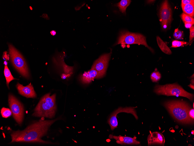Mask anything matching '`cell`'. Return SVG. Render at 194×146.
<instances>
[{
  "mask_svg": "<svg viewBox=\"0 0 194 146\" xmlns=\"http://www.w3.org/2000/svg\"><path fill=\"white\" fill-rule=\"evenodd\" d=\"M60 118L52 120H40L35 122L22 131H13L11 133L12 140L14 142H34L51 144V142L43 140L42 137L47 133L51 125Z\"/></svg>",
  "mask_w": 194,
  "mask_h": 146,
  "instance_id": "6da1fadb",
  "label": "cell"
},
{
  "mask_svg": "<svg viewBox=\"0 0 194 146\" xmlns=\"http://www.w3.org/2000/svg\"><path fill=\"white\" fill-rule=\"evenodd\" d=\"M164 105L177 121L185 124H192L188 113L190 106L185 101L173 100L166 101Z\"/></svg>",
  "mask_w": 194,
  "mask_h": 146,
  "instance_id": "7a4b0ae2",
  "label": "cell"
},
{
  "mask_svg": "<svg viewBox=\"0 0 194 146\" xmlns=\"http://www.w3.org/2000/svg\"><path fill=\"white\" fill-rule=\"evenodd\" d=\"M50 94V93L47 94L42 98L35 108L33 116L50 119L54 117L56 110V94Z\"/></svg>",
  "mask_w": 194,
  "mask_h": 146,
  "instance_id": "3957f363",
  "label": "cell"
},
{
  "mask_svg": "<svg viewBox=\"0 0 194 146\" xmlns=\"http://www.w3.org/2000/svg\"><path fill=\"white\" fill-rule=\"evenodd\" d=\"M154 92L158 95L185 97L191 101H193L194 98L193 94L187 92L176 83L164 85H157L155 87Z\"/></svg>",
  "mask_w": 194,
  "mask_h": 146,
  "instance_id": "277c9868",
  "label": "cell"
},
{
  "mask_svg": "<svg viewBox=\"0 0 194 146\" xmlns=\"http://www.w3.org/2000/svg\"><path fill=\"white\" fill-rule=\"evenodd\" d=\"M120 44L124 45L136 44L142 45L147 47L152 52H154L152 49L147 44L146 37L141 34L132 33L125 30L121 31L114 45Z\"/></svg>",
  "mask_w": 194,
  "mask_h": 146,
  "instance_id": "5b68a950",
  "label": "cell"
},
{
  "mask_svg": "<svg viewBox=\"0 0 194 146\" xmlns=\"http://www.w3.org/2000/svg\"><path fill=\"white\" fill-rule=\"evenodd\" d=\"M8 47L11 61L13 66L24 77L29 78L28 68L23 57L12 45L9 44Z\"/></svg>",
  "mask_w": 194,
  "mask_h": 146,
  "instance_id": "8992f818",
  "label": "cell"
},
{
  "mask_svg": "<svg viewBox=\"0 0 194 146\" xmlns=\"http://www.w3.org/2000/svg\"><path fill=\"white\" fill-rule=\"evenodd\" d=\"M8 103L13 118L18 124L21 125L24 117V110L22 104L11 94L8 96Z\"/></svg>",
  "mask_w": 194,
  "mask_h": 146,
  "instance_id": "52a82bcc",
  "label": "cell"
},
{
  "mask_svg": "<svg viewBox=\"0 0 194 146\" xmlns=\"http://www.w3.org/2000/svg\"><path fill=\"white\" fill-rule=\"evenodd\" d=\"M159 20L163 29L167 28L172 20V11L167 0L164 1L162 3L159 10Z\"/></svg>",
  "mask_w": 194,
  "mask_h": 146,
  "instance_id": "ba28073f",
  "label": "cell"
},
{
  "mask_svg": "<svg viewBox=\"0 0 194 146\" xmlns=\"http://www.w3.org/2000/svg\"><path fill=\"white\" fill-rule=\"evenodd\" d=\"M124 112L132 114L136 119H138L136 112L134 108L132 107H126L123 108L120 107L114 111L109 117L108 120V123L109 124L111 129L113 130L117 127L118 121L116 115L119 113Z\"/></svg>",
  "mask_w": 194,
  "mask_h": 146,
  "instance_id": "9c48e42d",
  "label": "cell"
},
{
  "mask_svg": "<svg viewBox=\"0 0 194 146\" xmlns=\"http://www.w3.org/2000/svg\"><path fill=\"white\" fill-rule=\"evenodd\" d=\"M112 52L101 55L94 62L91 68L96 71L102 77L105 74Z\"/></svg>",
  "mask_w": 194,
  "mask_h": 146,
  "instance_id": "30bf717a",
  "label": "cell"
},
{
  "mask_svg": "<svg viewBox=\"0 0 194 146\" xmlns=\"http://www.w3.org/2000/svg\"><path fill=\"white\" fill-rule=\"evenodd\" d=\"M16 86L19 93L21 95L27 98H34L36 97V94L31 83L24 86L18 82Z\"/></svg>",
  "mask_w": 194,
  "mask_h": 146,
  "instance_id": "8fae6325",
  "label": "cell"
},
{
  "mask_svg": "<svg viewBox=\"0 0 194 146\" xmlns=\"http://www.w3.org/2000/svg\"><path fill=\"white\" fill-rule=\"evenodd\" d=\"M147 141L149 146L154 145L164 146L165 142L164 136L158 132H154L150 133L148 136Z\"/></svg>",
  "mask_w": 194,
  "mask_h": 146,
  "instance_id": "7c38bea8",
  "label": "cell"
},
{
  "mask_svg": "<svg viewBox=\"0 0 194 146\" xmlns=\"http://www.w3.org/2000/svg\"><path fill=\"white\" fill-rule=\"evenodd\" d=\"M102 78L95 70L91 68L87 72H85L80 77V80L83 84H88L95 78Z\"/></svg>",
  "mask_w": 194,
  "mask_h": 146,
  "instance_id": "4fadbf2b",
  "label": "cell"
},
{
  "mask_svg": "<svg viewBox=\"0 0 194 146\" xmlns=\"http://www.w3.org/2000/svg\"><path fill=\"white\" fill-rule=\"evenodd\" d=\"M109 138L116 140L117 143L121 145H137L140 143L139 141L135 139L128 136L110 135Z\"/></svg>",
  "mask_w": 194,
  "mask_h": 146,
  "instance_id": "5bb4252c",
  "label": "cell"
},
{
  "mask_svg": "<svg viewBox=\"0 0 194 146\" xmlns=\"http://www.w3.org/2000/svg\"><path fill=\"white\" fill-rule=\"evenodd\" d=\"M157 44L161 50L165 53L170 54L172 52L166 43L158 36L156 37Z\"/></svg>",
  "mask_w": 194,
  "mask_h": 146,
  "instance_id": "9a60e30c",
  "label": "cell"
},
{
  "mask_svg": "<svg viewBox=\"0 0 194 146\" xmlns=\"http://www.w3.org/2000/svg\"><path fill=\"white\" fill-rule=\"evenodd\" d=\"M183 13L193 17L194 15V3L181 6Z\"/></svg>",
  "mask_w": 194,
  "mask_h": 146,
  "instance_id": "2e32d148",
  "label": "cell"
},
{
  "mask_svg": "<svg viewBox=\"0 0 194 146\" xmlns=\"http://www.w3.org/2000/svg\"><path fill=\"white\" fill-rule=\"evenodd\" d=\"M131 2V0H122L116 4L115 6L118 8L121 13L125 14L126 8L130 4Z\"/></svg>",
  "mask_w": 194,
  "mask_h": 146,
  "instance_id": "e0dca14e",
  "label": "cell"
},
{
  "mask_svg": "<svg viewBox=\"0 0 194 146\" xmlns=\"http://www.w3.org/2000/svg\"><path fill=\"white\" fill-rule=\"evenodd\" d=\"M4 73L6 80L7 85L9 88V84L10 82L15 79L12 76L7 66V64H5Z\"/></svg>",
  "mask_w": 194,
  "mask_h": 146,
  "instance_id": "ac0fdd59",
  "label": "cell"
},
{
  "mask_svg": "<svg viewBox=\"0 0 194 146\" xmlns=\"http://www.w3.org/2000/svg\"><path fill=\"white\" fill-rule=\"evenodd\" d=\"M180 17L184 23H194V19L193 17L183 13L180 15Z\"/></svg>",
  "mask_w": 194,
  "mask_h": 146,
  "instance_id": "d6986e66",
  "label": "cell"
},
{
  "mask_svg": "<svg viewBox=\"0 0 194 146\" xmlns=\"http://www.w3.org/2000/svg\"><path fill=\"white\" fill-rule=\"evenodd\" d=\"M161 78V74L157 71H154L150 75L151 79L153 82H157Z\"/></svg>",
  "mask_w": 194,
  "mask_h": 146,
  "instance_id": "ffe728a7",
  "label": "cell"
},
{
  "mask_svg": "<svg viewBox=\"0 0 194 146\" xmlns=\"http://www.w3.org/2000/svg\"><path fill=\"white\" fill-rule=\"evenodd\" d=\"M1 113L2 117L6 118L10 117L12 114L11 110L9 108L4 107L1 108Z\"/></svg>",
  "mask_w": 194,
  "mask_h": 146,
  "instance_id": "44dd1931",
  "label": "cell"
},
{
  "mask_svg": "<svg viewBox=\"0 0 194 146\" xmlns=\"http://www.w3.org/2000/svg\"><path fill=\"white\" fill-rule=\"evenodd\" d=\"M187 43L184 41H179L177 40H173L172 43V48H177L182 46Z\"/></svg>",
  "mask_w": 194,
  "mask_h": 146,
  "instance_id": "7402d4cb",
  "label": "cell"
},
{
  "mask_svg": "<svg viewBox=\"0 0 194 146\" xmlns=\"http://www.w3.org/2000/svg\"><path fill=\"white\" fill-rule=\"evenodd\" d=\"M173 36L175 39L178 40L182 39L183 37V32L178 29V28L176 29L174 31Z\"/></svg>",
  "mask_w": 194,
  "mask_h": 146,
  "instance_id": "603a6c76",
  "label": "cell"
},
{
  "mask_svg": "<svg viewBox=\"0 0 194 146\" xmlns=\"http://www.w3.org/2000/svg\"><path fill=\"white\" fill-rule=\"evenodd\" d=\"M194 108H190L188 111V114L190 119L193 123L194 122Z\"/></svg>",
  "mask_w": 194,
  "mask_h": 146,
  "instance_id": "cb8c5ba5",
  "label": "cell"
},
{
  "mask_svg": "<svg viewBox=\"0 0 194 146\" xmlns=\"http://www.w3.org/2000/svg\"><path fill=\"white\" fill-rule=\"evenodd\" d=\"M190 29V36L189 42H190L193 39L194 37V27L193 26H192Z\"/></svg>",
  "mask_w": 194,
  "mask_h": 146,
  "instance_id": "d4e9b609",
  "label": "cell"
},
{
  "mask_svg": "<svg viewBox=\"0 0 194 146\" xmlns=\"http://www.w3.org/2000/svg\"><path fill=\"white\" fill-rule=\"evenodd\" d=\"M193 3H194L193 0H182L181 6L184 5Z\"/></svg>",
  "mask_w": 194,
  "mask_h": 146,
  "instance_id": "484cf974",
  "label": "cell"
},
{
  "mask_svg": "<svg viewBox=\"0 0 194 146\" xmlns=\"http://www.w3.org/2000/svg\"><path fill=\"white\" fill-rule=\"evenodd\" d=\"M185 27L186 28H190L193 25L194 23H184Z\"/></svg>",
  "mask_w": 194,
  "mask_h": 146,
  "instance_id": "4316f807",
  "label": "cell"
},
{
  "mask_svg": "<svg viewBox=\"0 0 194 146\" xmlns=\"http://www.w3.org/2000/svg\"><path fill=\"white\" fill-rule=\"evenodd\" d=\"M51 34L53 36L55 35L56 34L55 31L54 30H52L50 32Z\"/></svg>",
  "mask_w": 194,
  "mask_h": 146,
  "instance_id": "83f0119b",
  "label": "cell"
},
{
  "mask_svg": "<svg viewBox=\"0 0 194 146\" xmlns=\"http://www.w3.org/2000/svg\"><path fill=\"white\" fill-rule=\"evenodd\" d=\"M189 86L191 88L193 89H194V85L190 84L189 85Z\"/></svg>",
  "mask_w": 194,
  "mask_h": 146,
  "instance_id": "f1b7e54d",
  "label": "cell"
},
{
  "mask_svg": "<svg viewBox=\"0 0 194 146\" xmlns=\"http://www.w3.org/2000/svg\"><path fill=\"white\" fill-rule=\"evenodd\" d=\"M191 84H192L193 85H194V79L191 80Z\"/></svg>",
  "mask_w": 194,
  "mask_h": 146,
  "instance_id": "f546056e",
  "label": "cell"
},
{
  "mask_svg": "<svg viewBox=\"0 0 194 146\" xmlns=\"http://www.w3.org/2000/svg\"><path fill=\"white\" fill-rule=\"evenodd\" d=\"M193 108H194V103H193Z\"/></svg>",
  "mask_w": 194,
  "mask_h": 146,
  "instance_id": "4dcf8cb0",
  "label": "cell"
}]
</instances>
